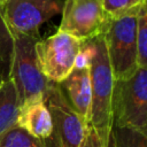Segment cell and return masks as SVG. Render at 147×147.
I'll list each match as a JSON object with an SVG mask.
<instances>
[{"label":"cell","mask_w":147,"mask_h":147,"mask_svg":"<svg viewBox=\"0 0 147 147\" xmlns=\"http://www.w3.org/2000/svg\"><path fill=\"white\" fill-rule=\"evenodd\" d=\"M83 49L87 55L90 68L92 102L90 125L95 130L101 141L107 145L108 136L113 127L111 122V94L114 76L108 59L103 33L84 41Z\"/></svg>","instance_id":"obj_1"},{"label":"cell","mask_w":147,"mask_h":147,"mask_svg":"<svg viewBox=\"0 0 147 147\" xmlns=\"http://www.w3.org/2000/svg\"><path fill=\"white\" fill-rule=\"evenodd\" d=\"M114 127L147 134V69L139 68L126 79L114 80L111 94Z\"/></svg>","instance_id":"obj_2"},{"label":"cell","mask_w":147,"mask_h":147,"mask_svg":"<svg viewBox=\"0 0 147 147\" xmlns=\"http://www.w3.org/2000/svg\"><path fill=\"white\" fill-rule=\"evenodd\" d=\"M138 13L110 17L103 32L114 80L126 79L139 69L136 42Z\"/></svg>","instance_id":"obj_3"},{"label":"cell","mask_w":147,"mask_h":147,"mask_svg":"<svg viewBox=\"0 0 147 147\" xmlns=\"http://www.w3.org/2000/svg\"><path fill=\"white\" fill-rule=\"evenodd\" d=\"M45 105L52 118V133L44 140L46 147H79L87 123L76 113L61 86L49 83L44 93Z\"/></svg>","instance_id":"obj_4"},{"label":"cell","mask_w":147,"mask_h":147,"mask_svg":"<svg viewBox=\"0 0 147 147\" xmlns=\"http://www.w3.org/2000/svg\"><path fill=\"white\" fill-rule=\"evenodd\" d=\"M37 40V38L29 36H14L10 79L14 83L20 106L32 98L44 95L51 83L41 74L38 65L34 48Z\"/></svg>","instance_id":"obj_5"},{"label":"cell","mask_w":147,"mask_h":147,"mask_svg":"<svg viewBox=\"0 0 147 147\" xmlns=\"http://www.w3.org/2000/svg\"><path fill=\"white\" fill-rule=\"evenodd\" d=\"M83 41L62 31L37 40L36 55L39 69L51 83L61 84L76 68Z\"/></svg>","instance_id":"obj_6"},{"label":"cell","mask_w":147,"mask_h":147,"mask_svg":"<svg viewBox=\"0 0 147 147\" xmlns=\"http://www.w3.org/2000/svg\"><path fill=\"white\" fill-rule=\"evenodd\" d=\"M65 0H6L1 15L13 36H39L40 26L61 14Z\"/></svg>","instance_id":"obj_7"},{"label":"cell","mask_w":147,"mask_h":147,"mask_svg":"<svg viewBox=\"0 0 147 147\" xmlns=\"http://www.w3.org/2000/svg\"><path fill=\"white\" fill-rule=\"evenodd\" d=\"M59 31L87 41L105 32L110 17L101 0H65Z\"/></svg>","instance_id":"obj_8"},{"label":"cell","mask_w":147,"mask_h":147,"mask_svg":"<svg viewBox=\"0 0 147 147\" xmlns=\"http://www.w3.org/2000/svg\"><path fill=\"white\" fill-rule=\"evenodd\" d=\"M67 96L68 101L76 110V113L88 124L91 118V77L90 68L87 65L76 67L69 76L59 84Z\"/></svg>","instance_id":"obj_9"},{"label":"cell","mask_w":147,"mask_h":147,"mask_svg":"<svg viewBox=\"0 0 147 147\" xmlns=\"http://www.w3.org/2000/svg\"><path fill=\"white\" fill-rule=\"evenodd\" d=\"M16 126L41 141L51 136L52 118L45 105L44 95L32 98L18 107Z\"/></svg>","instance_id":"obj_10"},{"label":"cell","mask_w":147,"mask_h":147,"mask_svg":"<svg viewBox=\"0 0 147 147\" xmlns=\"http://www.w3.org/2000/svg\"><path fill=\"white\" fill-rule=\"evenodd\" d=\"M18 106L14 83L8 79L0 85V136L16 126Z\"/></svg>","instance_id":"obj_11"},{"label":"cell","mask_w":147,"mask_h":147,"mask_svg":"<svg viewBox=\"0 0 147 147\" xmlns=\"http://www.w3.org/2000/svg\"><path fill=\"white\" fill-rule=\"evenodd\" d=\"M14 56V36L0 13V85L10 79Z\"/></svg>","instance_id":"obj_12"},{"label":"cell","mask_w":147,"mask_h":147,"mask_svg":"<svg viewBox=\"0 0 147 147\" xmlns=\"http://www.w3.org/2000/svg\"><path fill=\"white\" fill-rule=\"evenodd\" d=\"M0 147H46L44 141L15 126L0 136Z\"/></svg>","instance_id":"obj_13"},{"label":"cell","mask_w":147,"mask_h":147,"mask_svg":"<svg viewBox=\"0 0 147 147\" xmlns=\"http://www.w3.org/2000/svg\"><path fill=\"white\" fill-rule=\"evenodd\" d=\"M137 61L139 68L147 65V7L146 3L141 6L137 16Z\"/></svg>","instance_id":"obj_14"},{"label":"cell","mask_w":147,"mask_h":147,"mask_svg":"<svg viewBox=\"0 0 147 147\" xmlns=\"http://www.w3.org/2000/svg\"><path fill=\"white\" fill-rule=\"evenodd\" d=\"M109 17H119L130 13L139 11L146 0H101Z\"/></svg>","instance_id":"obj_15"},{"label":"cell","mask_w":147,"mask_h":147,"mask_svg":"<svg viewBox=\"0 0 147 147\" xmlns=\"http://www.w3.org/2000/svg\"><path fill=\"white\" fill-rule=\"evenodd\" d=\"M117 147H147V134L131 129L111 127Z\"/></svg>","instance_id":"obj_16"},{"label":"cell","mask_w":147,"mask_h":147,"mask_svg":"<svg viewBox=\"0 0 147 147\" xmlns=\"http://www.w3.org/2000/svg\"><path fill=\"white\" fill-rule=\"evenodd\" d=\"M79 147H106V145L101 141V139L98 136V133L95 132V130L90 124H87L84 139Z\"/></svg>","instance_id":"obj_17"},{"label":"cell","mask_w":147,"mask_h":147,"mask_svg":"<svg viewBox=\"0 0 147 147\" xmlns=\"http://www.w3.org/2000/svg\"><path fill=\"white\" fill-rule=\"evenodd\" d=\"M106 147H117V145H116V139H115V136H114L113 130L110 131V133H109V136H108V140H107Z\"/></svg>","instance_id":"obj_18"},{"label":"cell","mask_w":147,"mask_h":147,"mask_svg":"<svg viewBox=\"0 0 147 147\" xmlns=\"http://www.w3.org/2000/svg\"><path fill=\"white\" fill-rule=\"evenodd\" d=\"M5 2H6V0H0V11H1V9H2V7H3Z\"/></svg>","instance_id":"obj_19"}]
</instances>
